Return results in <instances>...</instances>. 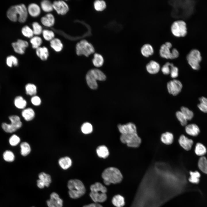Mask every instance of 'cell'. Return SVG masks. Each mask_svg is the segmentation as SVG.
I'll return each instance as SVG.
<instances>
[{
    "instance_id": "cell-1",
    "label": "cell",
    "mask_w": 207,
    "mask_h": 207,
    "mask_svg": "<svg viewBox=\"0 0 207 207\" xmlns=\"http://www.w3.org/2000/svg\"><path fill=\"white\" fill-rule=\"evenodd\" d=\"M27 8L23 4L10 7L7 12V16L11 21L15 22L18 20L21 23L25 22L27 18Z\"/></svg>"
},
{
    "instance_id": "cell-2",
    "label": "cell",
    "mask_w": 207,
    "mask_h": 207,
    "mask_svg": "<svg viewBox=\"0 0 207 207\" xmlns=\"http://www.w3.org/2000/svg\"><path fill=\"white\" fill-rule=\"evenodd\" d=\"M101 176L104 183L107 185L111 184L119 183L123 178L122 175L120 170L114 167H110L105 169L102 172Z\"/></svg>"
},
{
    "instance_id": "cell-3",
    "label": "cell",
    "mask_w": 207,
    "mask_h": 207,
    "mask_svg": "<svg viewBox=\"0 0 207 207\" xmlns=\"http://www.w3.org/2000/svg\"><path fill=\"white\" fill-rule=\"evenodd\" d=\"M90 189V196L95 203L103 202L106 200L107 188L101 183L97 182L92 184Z\"/></svg>"
},
{
    "instance_id": "cell-4",
    "label": "cell",
    "mask_w": 207,
    "mask_h": 207,
    "mask_svg": "<svg viewBox=\"0 0 207 207\" xmlns=\"http://www.w3.org/2000/svg\"><path fill=\"white\" fill-rule=\"evenodd\" d=\"M67 187L69 189L68 193L72 198L76 199L83 196L85 193L86 189L82 182L77 179L69 180Z\"/></svg>"
},
{
    "instance_id": "cell-5",
    "label": "cell",
    "mask_w": 207,
    "mask_h": 207,
    "mask_svg": "<svg viewBox=\"0 0 207 207\" xmlns=\"http://www.w3.org/2000/svg\"><path fill=\"white\" fill-rule=\"evenodd\" d=\"M106 79L104 73L97 69H93L89 70L87 72L86 79L89 87L91 89L97 88L98 85L97 80L104 81Z\"/></svg>"
},
{
    "instance_id": "cell-6",
    "label": "cell",
    "mask_w": 207,
    "mask_h": 207,
    "mask_svg": "<svg viewBox=\"0 0 207 207\" xmlns=\"http://www.w3.org/2000/svg\"><path fill=\"white\" fill-rule=\"evenodd\" d=\"M159 54L161 57L166 59H176L179 55L177 49L173 47L172 43L169 41L166 42L160 46Z\"/></svg>"
},
{
    "instance_id": "cell-7",
    "label": "cell",
    "mask_w": 207,
    "mask_h": 207,
    "mask_svg": "<svg viewBox=\"0 0 207 207\" xmlns=\"http://www.w3.org/2000/svg\"><path fill=\"white\" fill-rule=\"evenodd\" d=\"M170 30L172 34L176 37H184L187 32L186 23L182 20H175L171 24Z\"/></svg>"
},
{
    "instance_id": "cell-8",
    "label": "cell",
    "mask_w": 207,
    "mask_h": 207,
    "mask_svg": "<svg viewBox=\"0 0 207 207\" xmlns=\"http://www.w3.org/2000/svg\"><path fill=\"white\" fill-rule=\"evenodd\" d=\"M11 123H3L2 127L6 132L12 133L20 128L22 126V123L19 116L16 115L10 116L9 117Z\"/></svg>"
},
{
    "instance_id": "cell-9",
    "label": "cell",
    "mask_w": 207,
    "mask_h": 207,
    "mask_svg": "<svg viewBox=\"0 0 207 207\" xmlns=\"http://www.w3.org/2000/svg\"><path fill=\"white\" fill-rule=\"evenodd\" d=\"M76 49L78 55H84L87 57L95 52V49L92 45L85 40H82L77 43Z\"/></svg>"
},
{
    "instance_id": "cell-10",
    "label": "cell",
    "mask_w": 207,
    "mask_h": 207,
    "mask_svg": "<svg viewBox=\"0 0 207 207\" xmlns=\"http://www.w3.org/2000/svg\"><path fill=\"white\" fill-rule=\"evenodd\" d=\"M186 59L188 64L193 69L198 70L200 69V63L202 60V57L198 50H191L187 55Z\"/></svg>"
},
{
    "instance_id": "cell-11",
    "label": "cell",
    "mask_w": 207,
    "mask_h": 207,
    "mask_svg": "<svg viewBox=\"0 0 207 207\" xmlns=\"http://www.w3.org/2000/svg\"><path fill=\"white\" fill-rule=\"evenodd\" d=\"M121 142L126 144L128 146L137 147L140 145L141 140L136 133L128 134H121L120 137Z\"/></svg>"
},
{
    "instance_id": "cell-12",
    "label": "cell",
    "mask_w": 207,
    "mask_h": 207,
    "mask_svg": "<svg viewBox=\"0 0 207 207\" xmlns=\"http://www.w3.org/2000/svg\"><path fill=\"white\" fill-rule=\"evenodd\" d=\"M182 87L181 82L176 79L170 81L167 84V88L169 93L174 96H176L180 93Z\"/></svg>"
},
{
    "instance_id": "cell-13",
    "label": "cell",
    "mask_w": 207,
    "mask_h": 207,
    "mask_svg": "<svg viewBox=\"0 0 207 207\" xmlns=\"http://www.w3.org/2000/svg\"><path fill=\"white\" fill-rule=\"evenodd\" d=\"M39 179L37 181V185L40 189H43L45 187H49L51 182V176L48 174L42 172L38 175Z\"/></svg>"
},
{
    "instance_id": "cell-14",
    "label": "cell",
    "mask_w": 207,
    "mask_h": 207,
    "mask_svg": "<svg viewBox=\"0 0 207 207\" xmlns=\"http://www.w3.org/2000/svg\"><path fill=\"white\" fill-rule=\"evenodd\" d=\"M52 4L53 9L59 14L64 15L69 11L68 5L63 1H54Z\"/></svg>"
},
{
    "instance_id": "cell-15",
    "label": "cell",
    "mask_w": 207,
    "mask_h": 207,
    "mask_svg": "<svg viewBox=\"0 0 207 207\" xmlns=\"http://www.w3.org/2000/svg\"><path fill=\"white\" fill-rule=\"evenodd\" d=\"M118 128L121 134H131L137 133L135 125L133 123L129 122L126 124H119Z\"/></svg>"
},
{
    "instance_id": "cell-16",
    "label": "cell",
    "mask_w": 207,
    "mask_h": 207,
    "mask_svg": "<svg viewBox=\"0 0 207 207\" xmlns=\"http://www.w3.org/2000/svg\"><path fill=\"white\" fill-rule=\"evenodd\" d=\"M47 204L48 207H62L63 200L59 195L55 192H53L50 195V199L47 200Z\"/></svg>"
},
{
    "instance_id": "cell-17",
    "label": "cell",
    "mask_w": 207,
    "mask_h": 207,
    "mask_svg": "<svg viewBox=\"0 0 207 207\" xmlns=\"http://www.w3.org/2000/svg\"><path fill=\"white\" fill-rule=\"evenodd\" d=\"M14 49L16 53L20 54H23L26 48L28 46V43L26 41L21 39H18L15 42L12 44Z\"/></svg>"
},
{
    "instance_id": "cell-18",
    "label": "cell",
    "mask_w": 207,
    "mask_h": 207,
    "mask_svg": "<svg viewBox=\"0 0 207 207\" xmlns=\"http://www.w3.org/2000/svg\"><path fill=\"white\" fill-rule=\"evenodd\" d=\"M179 142L181 146L184 149L188 151L190 150L193 143V140L189 139L184 135H181L179 139Z\"/></svg>"
},
{
    "instance_id": "cell-19",
    "label": "cell",
    "mask_w": 207,
    "mask_h": 207,
    "mask_svg": "<svg viewBox=\"0 0 207 207\" xmlns=\"http://www.w3.org/2000/svg\"><path fill=\"white\" fill-rule=\"evenodd\" d=\"M146 68L148 73L152 74H154L159 72L160 69V66L157 62L152 60L147 64Z\"/></svg>"
},
{
    "instance_id": "cell-20",
    "label": "cell",
    "mask_w": 207,
    "mask_h": 207,
    "mask_svg": "<svg viewBox=\"0 0 207 207\" xmlns=\"http://www.w3.org/2000/svg\"><path fill=\"white\" fill-rule=\"evenodd\" d=\"M21 115L25 120L27 121H30L33 120L35 118V113L34 110L32 108H26L22 110Z\"/></svg>"
},
{
    "instance_id": "cell-21",
    "label": "cell",
    "mask_w": 207,
    "mask_h": 207,
    "mask_svg": "<svg viewBox=\"0 0 207 207\" xmlns=\"http://www.w3.org/2000/svg\"><path fill=\"white\" fill-rule=\"evenodd\" d=\"M41 21L44 26L47 27L53 26L55 22V18L53 15L51 13H48L41 18Z\"/></svg>"
},
{
    "instance_id": "cell-22",
    "label": "cell",
    "mask_w": 207,
    "mask_h": 207,
    "mask_svg": "<svg viewBox=\"0 0 207 207\" xmlns=\"http://www.w3.org/2000/svg\"><path fill=\"white\" fill-rule=\"evenodd\" d=\"M140 51L142 55L146 58L152 55L154 52L153 47L149 43L143 45L141 48Z\"/></svg>"
},
{
    "instance_id": "cell-23",
    "label": "cell",
    "mask_w": 207,
    "mask_h": 207,
    "mask_svg": "<svg viewBox=\"0 0 207 207\" xmlns=\"http://www.w3.org/2000/svg\"><path fill=\"white\" fill-rule=\"evenodd\" d=\"M58 163L62 169L66 170L72 166V161L70 157L66 156L60 158L58 160Z\"/></svg>"
},
{
    "instance_id": "cell-24",
    "label": "cell",
    "mask_w": 207,
    "mask_h": 207,
    "mask_svg": "<svg viewBox=\"0 0 207 207\" xmlns=\"http://www.w3.org/2000/svg\"><path fill=\"white\" fill-rule=\"evenodd\" d=\"M27 8L28 13L32 17H37L41 13L40 7L36 3H32L29 4Z\"/></svg>"
},
{
    "instance_id": "cell-25",
    "label": "cell",
    "mask_w": 207,
    "mask_h": 207,
    "mask_svg": "<svg viewBox=\"0 0 207 207\" xmlns=\"http://www.w3.org/2000/svg\"><path fill=\"white\" fill-rule=\"evenodd\" d=\"M14 104L16 108L23 110L26 108L27 102L26 100L21 95L16 96L14 100Z\"/></svg>"
},
{
    "instance_id": "cell-26",
    "label": "cell",
    "mask_w": 207,
    "mask_h": 207,
    "mask_svg": "<svg viewBox=\"0 0 207 207\" xmlns=\"http://www.w3.org/2000/svg\"><path fill=\"white\" fill-rule=\"evenodd\" d=\"M185 131L188 134L193 136H197L200 132L198 126L194 124L186 125L185 127Z\"/></svg>"
},
{
    "instance_id": "cell-27",
    "label": "cell",
    "mask_w": 207,
    "mask_h": 207,
    "mask_svg": "<svg viewBox=\"0 0 207 207\" xmlns=\"http://www.w3.org/2000/svg\"><path fill=\"white\" fill-rule=\"evenodd\" d=\"M37 55L43 61H45L48 59L49 52L48 49L45 47H40L36 49Z\"/></svg>"
},
{
    "instance_id": "cell-28",
    "label": "cell",
    "mask_w": 207,
    "mask_h": 207,
    "mask_svg": "<svg viewBox=\"0 0 207 207\" xmlns=\"http://www.w3.org/2000/svg\"><path fill=\"white\" fill-rule=\"evenodd\" d=\"M25 89L26 95L32 96L36 95L37 92V88L34 84L29 83L26 85Z\"/></svg>"
},
{
    "instance_id": "cell-29",
    "label": "cell",
    "mask_w": 207,
    "mask_h": 207,
    "mask_svg": "<svg viewBox=\"0 0 207 207\" xmlns=\"http://www.w3.org/2000/svg\"><path fill=\"white\" fill-rule=\"evenodd\" d=\"M50 45L51 47L57 52L60 51L63 47V45L61 41L57 38H54L50 41Z\"/></svg>"
},
{
    "instance_id": "cell-30",
    "label": "cell",
    "mask_w": 207,
    "mask_h": 207,
    "mask_svg": "<svg viewBox=\"0 0 207 207\" xmlns=\"http://www.w3.org/2000/svg\"><path fill=\"white\" fill-rule=\"evenodd\" d=\"M112 202L113 205L116 207H122L125 204L124 198L119 194L114 195L112 199Z\"/></svg>"
},
{
    "instance_id": "cell-31",
    "label": "cell",
    "mask_w": 207,
    "mask_h": 207,
    "mask_svg": "<svg viewBox=\"0 0 207 207\" xmlns=\"http://www.w3.org/2000/svg\"><path fill=\"white\" fill-rule=\"evenodd\" d=\"M161 141L164 143L169 145L172 144L173 141V134L169 132H166L162 134L161 137Z\"/></svg>"
},
{
    "instance_id": "cell-32",
    "label": "cell",
    "mask_w": 207,
    "mask_h": 207,
    "mask_svg": "<svg viewBox=\"0 0 207 207\" xmlns=\"http://www.w3.org/2000/svg\"><path fill=\"white\" fill-rule=\"evenodd\" d=\"M98 156L101 158H106L109 155V152L107 147L104 145L99 146L96 149Z\"/></svg>"
},
{
    "instance_id": "cell-33",
    "label": "cell",
    "mask_w": 207,
    "mask_h": 207,
    "mask_svg": "<svg viewBox=\"0 0 207 207\" xmlns=\"http://www.w3.org/2000/svg\"><path fill=\"white\" fill-rule=\"evenodd\" d=\"M20 152L21 155L26 156L30 153L31 149L30 145L26 142H23L20 144Z\"/></svg>"
},
{
    "instance_id": "cell-34",
    "label": "cell",
    "mask_w": 207,
    "mask_h": 207,
    "mask_svg": "<svg viewBox=\"0 0 207 207\" xmlns=\"http://www.w3.org/2000/svg\"><path fill=\"white\" fill-rule=\"evenodd\" d=\"M92 61L93 65L97 67L102 66L104 62V59L103 56L101 54L98 53L94 54Z\"/></svg>"
},
{
    "instance_id": "cell-35",
    "label": "cell",
    "mask_w": 207,
    "mask_h": 207,
    "mask_svg": "<svg viewBox=\"0 0 207 207\" xmlns=\"http://www.w3.org/2000/svg\"><path fill=\"white\" fill-rule=\"evenodd\" d=\"M41 6L42 10L46 12H51L53 9L52 3L49 0L42 1L41 3Z\"/></svg>"
},
{
    "instance_id": "cell-36",
    "label": "cell",
    "mask_w": 207,
    "mask_h": 207,
    "mask_svg": "<svg viewBox=\"0 0 207 207\" xmlns=\"http://www.w3.org/2000/svg\"><path fill=\"white\" fill-rule=\"evenodd\" d=\"M198 165L199 169L204 173L207 174V159L204 156H201L199 159Z\"/></svg>"
},
{
    "instance_id": "cell-37",
    "label": "cell",
    "mask_w": 207,
    "mask_h": 207,
    "mask_svg": "<svg viewBox=\"0 0 207 207\" xmlns=\"http://www.w3.org/2000/svg\"><path fill=\"white\" fill-rule=\"evenodd\" d=\"M206 149L205 146L200 143H198L196 145L195 152L198 156H203L206 153Z\"/></svg>"
},
{
    "instance_id": "cell-38",
    "label": "cell",
    "mask_w": 207,
    "mask_h": 207,
    "mask_svg": "<svg viewBox=\"0 0 207 207\" xmlns=\"http://www.w3.org/2000/svg\"><path fill=\"white\" fill-rule=\"evenodd\" d=\"M30 42L32 47L36 49L40 47L42 43V40L39 37L35 36L31 38Z\"/></svg>"
},
{
    "instance_id": "cell-39",
    "label": "cell",
    "mask_w": 207,
    "mask_h": 207,
    "mask_svg": "<svg viewBox=\"0 0 207 207\" xmlns=\"http://www.w3.org/2000/svg\"><path fill=\"white\" fill-rule=\"evenodd\" d=\"M190 177L189 180L191 183L194 184H198L199 182V178L200 176V173L198 171H190L189 172Z\"/></svg>"
},
{
    "instance_id": "cell-40",
    "label": "cell",
    "mask_w": 207,
    "mask_h": 207,
    "mask_svg": "<svg viewBox=\"0 0 207 207\" xmlns=\"http://www.w3.org/2000/svg\"><path fill=\"white\" fill-rule=\"evenodd\" d=\"M200 103L198 105L199 109L202 112L207 113V98L202 97L199 98Z\"/></svg>"
},
{
    "instance_id": "cell-41",
    "label": "cell",
    "mask_w": 207,
    "mask_h": 207,
    "mask_svg": "<svg viewBox=\"0 0 207 207\" xmlns=\"http://www.w3.org/2000/svg\"><path fill=\"white\" fill-rule=\"evenodd\" d=\"M94 6L96 10L101 12L106 8V4L105 2L103 0H97L94 2Z\"/></svg>"
},
{
    "instance_id": "cell-42",
    "label": "cell",
    "mask_w": 207,
    "mask_h": 207,
    "mask_svg": "<svg viewBox=\"0 0 207 207\" xmlns=\"http://www.w3.org/2000/svg\"><path fill=\"white\" fill-rule=\"evenodd\" d=\"M6 63L7 66L10 67H12L13 66H17L18 64V59L13 55H11L7 57Z\"/></svg>"
},
{
    "instance_id": "cell-43",
    "label": "cell",
    "mask_w": 207,
    "mask_h": 207,
    "mask_svg": "<svg viewBox=\"0 0 207 207\" xmlns=\"http://www.w3.org/2000/svg\"><path fill=\"white\" fill-rule=\"evenodd\" d=\"M181 110L187 120H191L193 118V112L187 108L182 107L181 108Z\"/></svg>"
},
{
    "instance_id": "cell-44",
    "label": "cell",
    "mask_w": 207,
    "mask_h": 207,
    "mask_svg": "<svg viewBox=\"0 0 207 207\" xmlns=\"http://www.w3.org/2000/svg\"><path fill=\"white\" fill-rule=\"evenodd\" d=\"M42 33L43 38L47 41H50L54 38V33L51 30L45 29L43 30Z\"/></svg>"
},
{
    "instance_id": "cell-45",
    "label": "cell",
    "mask_w": 207,
    "mask_h": 207,
    "mask_svg": "<svg viewBox=\"0 0 207 207\" xmlns=\"http://www.w3.org/2000/svg\"><path fill=\"white\" fill-rule=\"evenodd\" d=\"M81 129L84 134H88L91 133L93 131V127L90 123L86 122L82 124L81 126Z\"/></svg>"
},
{
    "instance_id": "cell-46",
    "label": "cell",
    "mask_w": 207,
    "mask_h": 207,
    "mask_svg": "<svg viewBox=\"0 0 207 207\" xmlns=\"http://www.w3.org/2000/svg\"><path fill=\"white\" fill-rule=\"evenodd\" d=\"M22 32L25 37L29 38L33 37L34 34L32 30L28 26H26L22 28Z\"/></svg>"
},
{
    "instance_id": "cell-47",
    "label": "cell",
    "mask_w": 207,
    "mask_h": 207,
    "mask_svg": "<svg viewBox=\"0 0 207 207\" xmlns=\"http://www.w3.org/2000/svg\"><path fill=\"white\" fill-rule=\"evenodd\" d=\"M3 157L4 159L6 161L12 162L15 159V156L14 153L9 150H6L3 153Z\"/></svg>"
},
{
    "instance_id": "cell-48",
    "label": "cell",
    "mask_w": 207,
    "mask_h": 207,
    "mask_svg": "<svg viewBox=\"0 0 207 207\" xmlns=\"http://www.w3.org/2000/svg\"><path fill=\"white\" fill-rule=\"evenodd\" d=\"M32 30L34 34L35 35H40L43 31L42 26L38 22H34L32 24Z\"/></svg>"
},
{
    "instance_id": "cell-49",
    "label": "cell",
    "mask_w": 207,
    "mask_h": 207,
    "mask_svg": "<svg viewBox=\"0 0 207 207\" xmlns=\"http://www.w3.org/2000/svg\"><path fill=\"white\" fill-rule=\"evenodd\" d=\"M176 115L181 124L183 126H186L187 124V120L182 112L181 111L177 112Z\"/></svg>"
},
{
    "instance_id": "cell-50",
    "label": "cell",
    "mask_w": 207,
    "mask_h": 207,
    "mask_svg": "<svg viewBox=\"0 0 207 207\" xmlns=\"http://www.w3.org/2000/svg\"><path fill=\"white\" fill-rule=\"evenodd\" d=\"M20 138L16 135H13L9 138V141L10 144L12 146H15L20 142Z\"/></svg>"
},
{
    "instance_id": "cell-51",
    "label": "cell",
    "mask_w": 207,
    "mask_h": 207,
    "mask_svg": "<svg viewBox=\"0 0 207 207\" xmlns=\"http://www.w3.org/2000/svg\"><path fill=\"white\" fill-rule=\"evenodd\" d=\"M30 102L32 105L34 106H40L42 103V100L40 97L37 95L32 96Z\"/></svg>"
},
{
    "instance_id": "cell-52",
    "label": "cell",
    "mask_w": 207,
    "mask_h": 207,
    "mask_svg": "<svg viewBox=\"0 0 207 207\" xmlns=\"http://www.w3.org/2000/svg\"><path fill=\"white\" fill-rule=\"evenodd\" d=\"M178 68L174 66L172 63H171L170 74L172 78H177L178 75Z\"/></svg>"
},
{
    "instance_id": "cell-53",
    "label": "cell",
    "mask_w": 207,
    "mask_h": 207,
    "mask_svg": "<svg viewBox=\"0 0 207 207\" xmlns=\"http://www.w3.org/2000/svg\"><path fill=\"white\" fill-rule=\"evenodd\" d=\"M171 63L167 62L163 66L161 71L163 74L168 75L170 74Z\"/></svg>"
},
{
    "instance_id": "cell-54",
    "label": "cell",
    "mask_w": 207,
    "mask_h": 207,
    "mask_svg": "<svg viewBox=\"0 0 207 207\" xmlns=\"http://www.w3.org/2000/svg\"><path fill=\"white\" fill-rule=\"evenodd\" d=\"M83 207H103L102 205L98 203H91L84 206Z\"/></svg>"
},
{
    "instance_id": "cell-55",
    "label": "cell",
    "mask_w": 207,
    "mask_h": 207,
    "mask_svg": "<svg viewBox=\"0 0 207 207\" xmlns=\"http://www.w3.org/2000/svg\"></svg>"
}]
</instances>
